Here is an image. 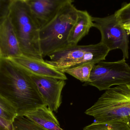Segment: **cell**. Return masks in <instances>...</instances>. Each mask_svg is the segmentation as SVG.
Returning <instances> with one entry per match:
<instances>
[{"label":"cell","mask_w":130,"mask_h":130,"mask_svg":"<svg viewBox=\"0 0 130 130\" xmlns=\"http://www.w3.org/2000/svg\"><path fill=\"white\" fill-rule=\"evenodd\" d=\"M92 27H93L92 16L87 11L78 10L76 21L68 36V45H78V43L88 35Z\"/></svg>","instance_id":"7c38bea8"},{"label":"cell","mask_w":130,"mask_h":130,"mask_svg":"<svg viewBox=\"0 0 130 130\" xmlns=\"http://www.w3.org/2000/svg\"><path fill=\"white\" fill-rule=\"evenodd\" d=\"M0 130H13L12 124L0 118Z\"/></svg>","instance_id":"ffe728a7"},{"label":"cell","mask_w":130,"mask_h":130,"mask_svg":"<svg viewBox=\"0 0 130 130\" xmlns=\"http://www.w3.org/2000/svg\"><path fill=\"white\" fill-rule=\"evenodd\" d=\"M73 2L67 0L55 17L40 29V44L43 58L68 45V36L76 21L78 10Z\"/></svg>","instance_id":"3957f363"},{"label":"cell","mask_w":130,"mask_h":130,"mask_svg":"<svg viewBox=\"0 0 130 130\" xmlns=\"http://www.w3.org/2000/svg\"><path fill=\"white\" fill-rule=\"evenodd\" d=\"M18 114L14 108L7 100L0 96V118L12 124Z\"/></svg>","instance_id":"2e32d148"},{"label":"cell","mask_w":130,"mask_h":130,"mask_svg":"<svg viewBox=\"0 0 130 130\" xmlns=\"http://www.w3.org/2000/svg\"><path fill=\"white\" fill-rule=\"evenodd\" d=\"M85 113L95 122L106 123L130 116V83L105 91Z\"/></svg>","instance_id":"277c9868"},{"label":"cell","mask_w":130,"mask_h":130,"mask_svg":"<svg viewBox=\"0 0 130 130\" xmlns=\"http://www.w3.org/2000/svg\"><path fill=\"white\" fill-rule=\"evenodd\" d=\"M10 59L29 75L55 78L65 81L67 79L65 73L47 63L44 60L34 59L23 55Z\"/></svg>","instance_id":"9c48e42d"},{"label":"cell","mask_w":130,"mask_h":130,"mask_svg":"<svg viewBox=\"0 0 130 130\" xmlns=\"http://www.w3.org/2000/svg\"><path fill=\"white\" fill-rule=\"evenodd\" d=\"M67 0H26L40 29L51 21Z\"/></svg>","instance_id":"30bf717a"},{"label":"cell","mask_w":130,"mask_h":130,"mask_svg":"<svg viewBox=\"0 0 130 130\" xmlns=\"http://www.w3.org/2000/svg\"><path fill=\"white\" fill-rule=\"evenodd\" d=\"M95 64L86 63L74 68L62 70L61 71L67 73L83 82L88 83L89 81L90 75Z\"/></svg>","instance_id":"9a60e30c"},{"label":"cell","mask_w":130,"mask_h":130,"mask_svg":"<svg viewBox=\"0 0 130 130\" xmlns=\"http://www.w3.org/2000/svg\"><path fill=\"white\" fill-rule=\"evenodd\" d=\"M11 0H0V21L7 17Z\"/></svg>","instance_id":"d6986e66"},{"label":"cell","mask_w":130,"mask_h":130,"mask_svg":"<svg viewBox=\"0 0 130 130\" xmlns=\"http://www.w3.org/2000/svg\"><path fill=\"white\" fill-rule=\"evenodd\" d=\"M30 75L45 104L51 111L58 112L62 104V92L66 84L65 80Z\"/></svg>","instance_id":"ba28073f"},{"label":"cell","mask_w":130,"mask_h":130,"mask_svg":"<svg viewBox=\"0 0 130 130\" xmlns=\"http://www.w3.org/2000/svg\"><path fill=\"white\" fill-rule=\"evenodd\" d=\"M8 17L24 55L44 60L40 44V28L26 0H11Z\"/></svg>","instance_id":"7a4b0ae2"},{"label":"cell","mask_w":130,"mask_h":130,"mask_svg":"<svg viewBox=\"0 0 130 130\" xmlns=\"http://www.w3.org/2000/svg\"><path fill=\"white\" fill-rule=\"evenodd\" d=\"M23 55L8 16L0 21V58L10 59Z\"/></svg>","instance_id":"8fae6325"},{"label":"cell","mask_w":130,"mask_h":130,"mask_svg":"<svg viewBox=\"0 0 130 130\" xmlns=\"http://www.w3.org/2000/svg\"><path fill=\"white\" fill-rule=\"evenodd\" d=\"M83 130H130V127L123 119L106 123L95 122Z\"/></svg>","instance_id":"5bb4252c"},{"label":"cell","mask_w":130,"mask_h":130,"mask_svg":"<svg viewBox=\"0 0 130 130\" xmlns=\"http://www.w3.org/2000/svg\"><path fill=\"white\" fill-rule=\"evenodd\" d=\"M110 50L101 42L88 45H70L61 48L45 61L61 71L88 63L96 64L105 60Z\"/></svg>","instance_id":"5b68a950"},{"label":"cell","mask_w":130,"mask_h":130,"mask_svg":"<svg viewBox=\"0 0 130 130\" xmlns=\"http://www.w3.org/2000/svg\"><path fill=\"white\" fill-rule=\"evenodd\" d=\"M125 121L128 124V125L130 127V116H128L125 118H123Z\"/></svg>","instance_id":"44dd1931"},{"label":"cell","mask_w":130,"mask_h":130,"mask_svg":"<svg viewBox=\"0 0 130 130\" xmlns=\"http://www.w3.org/2000/svg\"><path fill=\"white\" fill-rule=\"evenodd\" d=\"M130 83V66L123 59L113 62L101 61L95 64L90 75L89 81L84 85L107 91L113 85Z\"/></svg>","instance_id":"8992f818"},{"label":"cell","mask_w":130,"mask_h":130,"mask_svg":"<svg viewBox=\"0 0 130 130\" xmlns=\"http://www.w3.org/2000/svg\"><path fill=\"white\" fill-rule=\"evenodd\" d=\"M93 27L97 28L101 35L100 42L110 51L119 49L123 59H129V34L119 23L114 14L104 17H92Z\"/></svg>","instance_id":"52a82bcc"},{"label":"cell","mask_w":130,"mask_h":130,"mask_svg":"<svg viewBox=\"0 0 130 130\" xmlns=\"http://www.w3.org/2000/svg\"><path fill=\"white\" fill-rule=\"evenodd\" d=\"M24 117L47 130H64L59 122L46 105L33 111L27 113Z\"/></svg>","instance_id":"4fadbf2b"},{"label":"cell","mask_w":130,"mask_h":130,"mask_svg":"<svg viewBox=\"0 0 130 130\" xmlns=\"http://www.w3.org/2000/svg\"><path fill=\"white\" fill-rule=\"evenodd\" d=\"M0 96L14 108L18 116L45 105L30 75L10 59L0 58Z\"/></svg>","instance_id":"6da1fadb"},{"label":"cell","mask_w":130,"mask_h":130,"mask_svg":"<svg viewBox=\"0 0 130 130\" xmlns=\"http://www.w3.org/2000/svg\"><path fill=\"white\" fill-rule=\"evenodd\" d=\"M13 130H47L24 116H17L12 123Z\"/></svg>","instance_id":"e0dca14e"},{"label":"cell","mask_w":130,"mask_h":130,"mask_svg":"<svg viewBox=\"0 0 130 130\" xmlns=\"http://www.w3.org/2000/svg\"><path fill=\"white\" fill-rule=\"evenodd\" d=\"M114 14L119 23L127 31L130 30V2L124 4Z\"/></svg>","instance_id":"ac0fdd59"}]
</instances>
